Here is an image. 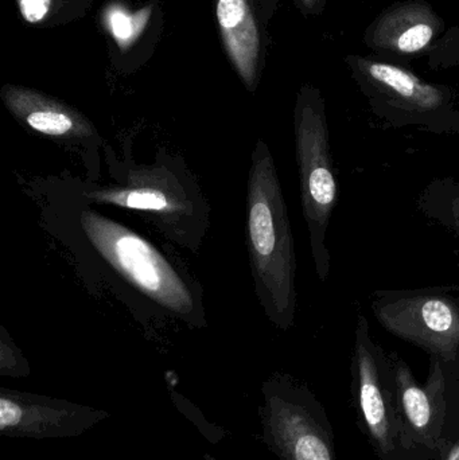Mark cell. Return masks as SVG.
<instances>
[{
    "mask_svg": "<svg viewBox=\"0 0 459 460\" xmlns=\"http://www.w3.org/2000/svg\"><path fill=\"white\" fill-rule=\"evenodd\" d=\"M0 99L16 120L45 137L77 139L94 134L91 121L80 111L37 89L5 84Z\"/></svg>",
    "mask_w": 459,
    "mask_h": 460,
    "instance_id": "4fadbf2b",
    "label": "cell"
},
{
    "mask_svg": "<svg viewBox=\"0 0 459 460\" xmlns=\"http://www.w3.org/2000/svg\"><path fill=\"white\" fill-rule=\"evenodd\" d=\"M80 224L100 256L142 294L180 315L193 311L190 289L148 241L92 210L83 212Z\"/></svg>",
    "mask_w": 459,
    "mask_h": 460,
    "instance_id": "5b68a950",
    "label": "cell"
},
{
    "mask_svg": "<svg viewBox=\"0 0 459 460\" xmlns=\"http://www.w3.org/2000/svg\"><path fill=\"white\" fill-rule=\"evenodd\" d=\"M22 21L40 29H54L81 21L93 0H15Z\"/></svg>",
    "mask_w": 459,
    "mask_h": 460,
    "instance_id": "5bb4252c",
    "label": "cell"
},
{
    "mask_svg": "<svg viewBox=\"0 0 459 460\" xmlns=\"http://www.w3.org/2000/svg\"><path fill=\"white\" fill-rule=\"evenodd\" d=\"M93 201L119 205L128 209L148 210V212L166 213L177 209L178 205L172 201L162 189L153 186H137V188L110 189L89 194Z\"/></svg>",
    "mask_w": 459,
    "mask_h": 460,
    "instance_id": "2e32d148",
    "label": "cell"
},
{
    "mask_svg": "<svg viewBox=\"0 0 459 460\" xmlns=\"http://www.w3.org/2000/svg\"><path fill=\"white\" fill-rule=\"evenodd\" d=\"M428 65L433 69L459 67V27L447 30L428 54Z\"/></svg>",
    "mask_w": 459,
    "mask_h": 460,
    "instance_id": "e0dca14e",
    "label": "cell"
},
{
    "mask_svg": "<svg viewBox=\"0 0 459 460\" xmlns=\"http://www.w3.org/2000/svg\"><path fill=\"white\" fill-rule=\"evenodd\" d=\"M279 2L280 0H259L261 10H263L264 21H266L269 26L272 19H274L275 13H277Z\"/></svg>",
    "mask_w": 459,
    "mask_h": 460,
    "instance_id": "44dd1931",
    "label": "cell"
},
{
    "mask_svg": "<svg viewBox=\"0 0 459 460\" xmlns=\"http://www.w3.org/2000/svg\"><path fill=\"white\" fill-rule=\"evenodd\" d=\"M0 373L2 376L11 377H26L29 375V367L26 361L13 350V346L5 341L2 342V354H0Z\"/></svg>",
    "mask_w": 459,
    "mask_h": 460,
    "instance_id": "ac0fdd59",
    "label": "cell"
},
{
    "mask_svg": "<svg viewBox=\"0 0 459 460\" xmlns=\"http://www.w3.org/2000/svg\"><path fill=\"white\" fill-rule=\"evenodd\" d=\"M444 18L426 0H402L385 7L364 32V45L379 56L412 59L430 54L446 32Z\"/></svg>",
    "mask_w": 459,
    "mask_h": 460,
    "instance_id": "8fae6325",
    "label": "cell"
},
{
    "mask_svg": "<svg viewBox=\"0 0 459 460\" xmlns=\"http://www.w3.org/2000/svg\"><path fill=\"white\" fill-rule=\"evenodd\" d=\"M350 372L361 429L380 458H387L402 446L395 367L393 354L388 356L374 340L368 319L363 314L356 324Z\"/></svg>",
    "mask_w": 459,
    "mask_h": 460,
    "instance_id": "52a82bcc",
    "label": "cell"
},
{
    "mask_svg": "<svg viewBox=\"0 0 459 460\" xmlns=\"http://www.w3.org/2000/svg\"><path fill=\"white\" fill-rule=\"evenodd\" d=\"M248 240L253 276L267 315L278 327L288 330L296 310V249L277 167L263 140L252 156Z\"/></svg>",
    "mask_w": 459,
    "mask_h": 460,
    "instance_id": "6da1fadb",
    "label": "cell"
},
{
    "mask_svg": "<svg viewBox=\"0 0 459 460\" xmlns=\"http://www.w3.org/2000/svg\"><path fill=\"white\" fill-rule=\"evenodd\" d=\"M294 128L302 210L309 230L315 272L325 283L331 264L326 235L339 201V183L329 139L325 97L313 84H304L296 94Z\"/></svg>",
    "mask_w": 459,
    "mask_h": 460,
    "instance_id": "3957f363",
    "label": "cell"
},
{
    "mask_svg": "<svg viewBox=\"0 0 459 460\" xmlns=\"http://www.w3.org/2000/svg\"><path fill=\"white\" fill-rule=\"evenodd\" d=\"M110 416L66 400L0 389V435L11 439L77 438Z\"/></svg>",
    "mask_w": 459,
    "mask_h": 460,
    "instance_id": "ba28073f",
    "label": "cell"
},
{
    "mask_svg": "<svg viewBox=\"0 0 459 460\" xmlns=\"http://www.w3.org/2000/svg\"><path fill=\"white\" fill-rule=\"evenodd\" d=\"M291 2L296 5V10L306 18L322 15L326 5H328V0H291Z\"/></svg>",
    "mask_w": 459,
    "mask_h": 460,
    "instance_id": "d6986e66",
    "label": "cell"
},
{
    "mask_svg": "<svg viewBox=\"0 0 459 460\" xmlns=\"http://www.w3.org/2000/svg\"><path fill=\"white\" fill-rule=\"evenodd\" d=\"M393 358L402 446L406 450L425 447L438 451L446 424L447 384L455 375L438 358L430 357V372L422 385L401 357L393 354Z\"/></svg>",
    "mask_w": 459,
    "mask_h": 460,
    "instance_id": "9c48e42d",
    "label": "cell"
},
{
    "mask_svg": "<svg viewBox=\"0 0 459 460\" xmlns=\"http://www.w3.org/2000/svg\"><path fill=\"white\" fill-rule=\"evenodd\" d=\"M215 23L224 53L244 88L260 85L269 53V24L259 0H213Z\"/></svg>",
    "mask_w": 459,
    "mask_h": 460,
    "instance_id": "7c38bea8",
    "label": "cell"
},
{
    "mask_svg": "<svg viewBox=\"0 0 459 460\" xmlns=\"http://www.w3.org/2000/svg\"><path fill=\"white\" fill-rule=\"evenodd\" d=\"M107 40L108 58L119 72L131 73L153 58L163 35L164 13L159 0L134 4L105 0L97 18Z\"/></svg>",
    "mask_w": 459,
    "mask_h": 460,
    "instance_id": "30bf717a",
    "label": "cell"
},
{
    "mask_svg": "<svg viewBox=\"0 0 459 460\" xmlns=\"http://www.w3.org/2000/svg\"><path fill=\"white\" fill-rule=\"evenodd\" d=\"M260 408L263 442L280 460H337L331 423L322 405L291 378L269 380Z\"/></svg>",
    "mask_w": 459,
    "mask_h": 460,
    "instance_id": "8992f818",
    "label": "cell"
},
{
    "mask_svg": "<svg viewBox=\"0 0 459 460\" xmlns=\"http://www.w3.org/2000/svg\"><path fill=\"white\" fill-rule=\"evenodd\" d=\"M438 451L441 453L442 460H459V438L452 443L442 439Z\"/></svg>",
    "mask_w": 459,
    "mask_h": 460,
    "instance_id": "ffe728a7",
    "label": "cell"
},
{
    "mask_svg": "<svg viewBox=\"0 0 459 460\" xmlns=\"http://www.w3.org/2000/svg\"><path fill=\"white\" fill-rule=\"evenodd\" d=\"M455 287L375 291V318L391 334L428 351L459 378V296Z\"/></svg>",
    "mask_w": 459,
    "mask_h": 460,
    "instance_id": "277c9868",
    "label": "cell"
},
{
    "mask_svg": "<svg viewBox=\"0 0 459 460\" xmlns=\"http://www.w3.org/2000/svg\"><path fill=\"white\" fill-rule=\"evenodd\" d=\"M418 208L459 237V180L450 177L431 182L420 194Z\"/></svg>",
    "mask_w": 459,
    "mask_h": 460,
    "instance_id": "9a60e30c",
    "label": "cell"
},
{
    "mask_svg": "<svg viewBox=\"0 0 459 460\" xmlns=\"http://www.w3.org/2000/svg\"><path fill=\"white\" fill-rule=\"evenodd\" d=\"M344 62L369 110L385 126L458 134L459 102L450 86L423 80L393 61L348 54Z\"/></svg>",
    "mask_w": 459,
    "mask_h": 460,
    "instance_id": "7a4b0ae2",
    "label": "cell"
}]
</instances>
